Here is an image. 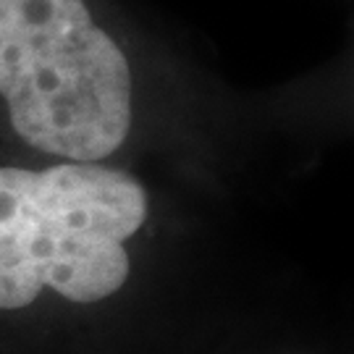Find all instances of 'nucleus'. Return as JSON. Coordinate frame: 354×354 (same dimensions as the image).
I'll list each match as a JSON object with an SVG mask.
<instances>
[{"label":"nucleus","mask_w":354,"mask_h":354,"mask_svg":"<svg viewBox=\"0 0 354 354\" xmlns=\"http://www.w3.org/2000/svg\"><path fill=\"white\" fill-rule=\"evenodd\" d=\"M147 213L145 187L121 168L0 165V310H21L42 289L79 304L115 294Z\"/></svg>","instance_id":"1"},{"label":"nucleus","mask_w":354,"mask_h":354,"mask_svg":"<svg viewBox=\"0 0 354 354\" xmlns=\"http://www.w3.org/2000/svg\"><path fill=\"white\" fill-rule=\"evenodd\" d=\"M0 97L29 147L74 163L111 158L131 129V68L87 0H0Z\"/></svg>","instance_id":"2"}]
</instances>
